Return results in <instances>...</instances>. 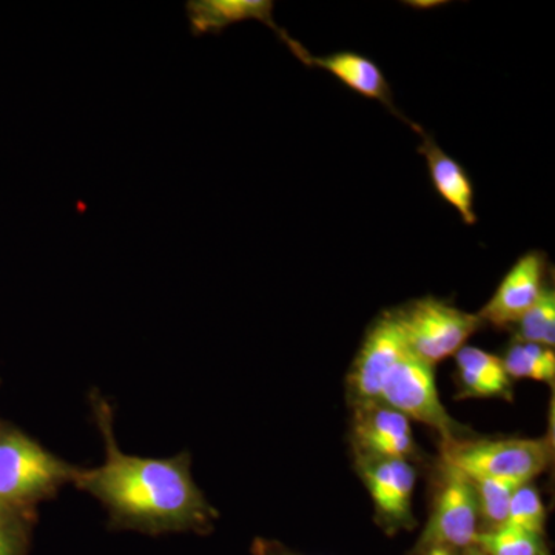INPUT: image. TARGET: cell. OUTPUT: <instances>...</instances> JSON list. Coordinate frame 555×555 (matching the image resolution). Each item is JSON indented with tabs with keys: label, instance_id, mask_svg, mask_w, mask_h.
I'll return each mask as SVG.
<instances>
[{
	"label": "cell",
	"instance_id": "obj_6",
	"mask_svg": "<svg viewBox=\"0 0 555 555\" xmlns=\"http://www.w3.org/2000/svg\"><path fill=\"white\" fill-rule=\"evenodd\" d=\"M379 401L406 416L436 430L441 447L463 438V427L449 415L438 397L434 367L408 352L383 382Z\"/></svg>",
	"mask_w": 555,
	"mask_h": 555
},
{
	"label": "cell",
	"instance_id": "obj_1",
	"mask_svg": "<svg viewBox=\"0 0 555 555\" xmlns=\"http://www.w3.org/2000/svg\"><path fill=\"white\" fill-rule=\"evenodd\" d=\"M93 403L107 459L96 469H79L75 483L107 507L113 528L152 535L211 531L218 513L193 481L189 454L182 452L173 459L124 454L113 436L107 401L93 398Z\"/></svg>",
	"mask_w": 555,
	"mask_h": 555
},
{
	"label": "cell",
	"instance_id": "obj_18",
	"mask_svg": "<svg viewBox=\"0 0 555 555\" xmlns=\"http://www.w3.org/2000/svg\"><path fill=\"white\" fill-rule=\"evenodd\" d=\"M514 341L551 347L555 345V292L546 287L539 301L521 317Z\"/></svg>",
	"mask_w": 555,
	"mask_h": 555
},
{
	"label": "cell",
	"instance_id": "obj_7",
	"mask_svg": "<svg viewBox=\"0 0 555 555\" xmlns=\"http://www.w3.org/2000/svg\"><path fill=\"white\" fill-rule=\"evenodd\" d=\"M358 476L366 486L375 506V520L393 535L401 529L415 526L412 495L416 470L412 462L383 456L356 455Z\"/></svg>",
	"mask_w": 555,
	"mask_h": 555
},
{
	"label": "cell",
	"instance_id": "obj_13",
	"mask_svg": "<svg viewBox=\"0 0 555 555\" xmlns=\"http://www.w3.org/2000/svg\"><path fill=\"white\" fill-rule=\"evenodd\" d=\"M420 137H422V144L416 152L426 159L427 169L438 195L459 211L465 224H477L478 218L474 208L476 190L465 167L459 160L451 158L429 133L422 131Z\"/></svg>",
	"mask_w": 555,
	"mask_h": 555
},
{
	"label": "cell",
	"instance_id": "obj_4",
	"mask_svg": "<svg viewBox=\"0 0 555 555\" xmlns=\"http://www.w3.org/2000/svg\"><path fill=\"white\" fill-rule=\"evenodd\" d=\"M553 437L456 440L441 447V459L469 478L531 483L553 462Z\"/></svg>",
	"mask_w": 555,
	"mask_h": 555
},
{
	"label": "cell",
	"instance_id": "obj_2",
	"mask_svg": "<svg viewBox=\"0 0 555 555\" xmlns=\"http://www.w3.org/2000/svg\"><path fill=\"white\" fill-rule=\"evenodd\" d=\"M78 474L21 430L0 426V502L11 509L30 516L36 503Z\"/></svg>",
	"mask_w": 555,
	"mask_h": 555
},
{
	"label": "cell",
	"instance_id": "obj_24",
	"mask_svg": "<svg viewBox=\"0 0 555 555\" xmlns=\"http://www.w3.org/2000/svg\"><path fill=\"white\" fill-rule=\"evenodd\" d=\"M462 555H485L483 551L480 550L477 545L466 547V550L462 551Z\"/></svg>",
	"mask_w": 555,
	"mask_h": 555
},
{
	"label": "cell",
	"instance_id": "obj_23",
	"mask_svg": "<svg viewBox=\"0 0 555 555\" xmlns=\"http://www.w3.org/2000/svg\"><path fill=\"white\" fill-rule=\"evenodd\" d=\"M459 551L451 550L447 546H430L427 550L422 551L420 555H456Z\"/></svg>",
	"mask_w": 555,
	"mask_h": 555
},
{
	"label": "cell",
	"instance_id": "obj_17",
	"mask_svg": "<svg viewBox=\"0 0 555 555\" xmlns=\"http://www.w3.org/2000/svg\"><path fill=\"white\" fill-rule=\"evenodd\" d=\"M476 545L485 555H551L545 537L507 525L481 531Z\"/></svg>",
	"mask_w": 555,
	"mask_h": 555
},
{
	"label": "cell",
	"instance_id": "obj_12",
	"mask_svg": "<svg viewBox=\"0 0 555 555\" xmlns=\"http://www.w3.org/2000/svg\"><path fill=\"white\" fill-rule=\"evenodd\" d=\"M185 7L190 30L195 36L221 33L238 22L259 21L272 28L284 43L291 38L273 20L272 0H190Z\"/></svg>",
	"mask_w": 555,
	"mask_h": 555
},
{
	"label": "cell",
	"instance_id": "obj_21",
	"mask_svg": "<svg viewBox=\"0 0 555 555\" xmlns=\"http://www.w3.org/2000/svg\"><path fill=\"white\" fill-rule=\"evenodd\" d=\"M251 554L254 555H301L287 550L286 546L281 545L275 540L257 539L251 545Z\"/></svg>",
	"mask_w": 555,
	"mask_h": 555
},
{
	"label": "cell",
	"instance_id": "obj_14",
	"mask_svg": "<svg viewBox=\"0 0 555 555\" xmlns=\"http://www.w3.org/2000/svg\"><path fill=\"white\" fill-rule=\"evenodd\" d=\"M456 398H503L514 400L513 379L507 377L502 357L480 347L465 346L455 353Z\"/></svg>",
	"mask_w": 555,
	"mask_h": 555
},
{
	"label": "cell",
	"instance_id": "obj_8",
	"mask_svg": "<svg viewBox=\"0 0 555 555\" xmlns=\"http://www.w3.org/2000/svg\"><path fill=\"white\" fill-rule=\"evenodd\" d=\"M406 352L408 347L389 310L375 318L347 375L350 404L379 401L383 382Z\"/></svg>",
	"mask_w": 555,
	"mask_h": 555
},
{
	"label": "cell",
	"instance_id": "obj_16",
	"mask_svg": "<svg viewBox=\"0 0 555 555\" xmlns=\"http://www.w3.org/2000/svg\"><path fill=\"white\" fill-rule=\"evenodd\" d=\"M476 489L478 517L481 531H492L506 524L511 500L517 491V481L500 480V478H470ZM480 531V532H481Z\"/></svg>",
	"mask_w": 555,
	"mask_h": 555
},
{
	"label": "cell",
	"instance_id": "obj_10",
	"mask_svg": "<svg viewBox=\"0 0 555 555\" xmlns=\"http://www.w3.org/2000/svg\"><path fill=\"white\" fill-rule=\"evenodd\" d=\"M546 269V257L542 251H528L518 258L495 294L477 313L483 324L496 328L516 326L545 292Z\"/></svg>",
	"mask_w": 555,
	"mask_h": 555
},
{
	"label": "cell",
	"instance_id": "obj_22",
	"mask_svg": "<svg viewBox=\"0 0 555 555\" xmlns=\"http://www.w3.org/2000/svg\"><path fill=\"white\" fill-rule=\"evenodd\" d=\"M17 518H27L24 514L17 513V511L11 509L5 503L0 502V524H7V521L17 520Z\"/></svg>",
	"mask_w": 555,
	"mask_h": 555
},
{
	"label": "cell",
	"instance_id": "obj_5",
	"mask_svg": "<svg viewBox=\"0 0 555 555\" xmlns=\"http://www.w3.org/2000/svg\"><path fill=\"white\" fill-rule=\"evenodd\" d=\"M434 486L433 506L416 553L430 546L463 551L476 545L480 534V517L473 480L441 459Z\"/></svg>",
	"mask_w": 555,
	"mask_h": 555
},
{
	"label": "cell",
	"instance_id": "obj_15",
	"mask_svg": "<svg viewBox=\"0 0 555 555\" xmlns=\"http://www.w3.org/2000/svg\"><path fill=\"white\" fill-rule=\"evenodd\" d=\"M502 360L511 379H532L554 386L555 353L551 347L514 341Z\"/></svg>",
	"mask_w": 555,
	"mask_h": 555
},
{
	"label": "cell",
	"instance_id": "obj_9",
	"mask_svg": "<svg viewBox=\"0 0 555 555\" xmlns=\"http://www.w3.org/2000/svg\"><path fill=\"white\" fill-rule=\"evenodd\" d=\"M352 448L356 455L412 462L420 455L411 420L383 401L352 406Z\"/></svg>",
	"mask_w": 555,
	"mask_h": 555
},
{
	"label": "cell",
	"instance_id": "obj_19",
	"mask_svg": "<svg viewBox=\"0 0 555 555\" xmlns=\"http://www.w3.org/2000/svg\"><path fill=\"white\" fill-rule=\"evenodd\" d=\"M546 517V507L534 486H518L511 500L505 525L545 537Z\"/></svg>",
	"mask_w": 555,
	"mask_h": 555
},
{
	"label": "cell",
	"instance_id": "obj_3",
	"mask_svg": "<svg viewBox=\"0 0 555 555\" xmlns=\"http://www.w3.org/2000/svg\"><path fill=\"white\" fill-rule=\"evenodd\" d=\"M389 313L409 352L430 367L455 357L467 339L485 326L477 313L434 297L414 299Z\"/></svg>",
	"mask_w": 555,
	"mask_h": 555
},
{
	"label": "cell",
	"instance_id": "obj_11",
	"mask_svg": "<svg viewBox=\"0 0 555 555\" xmlns=\"http://www.w3.org/2000/svg\"><path fill=\"white\" fill-rule=\"evenodd\" d=\"M286 46L302 64L324 69L361 96L382 102L396 118L408 124L415 133H422V127L412 122L397 108L389 80L386 79L385 73L374 61L356 53V51H338V53L327 54V56H313L301 42L292 36L287 39Z\"/></svg>",
	"mask_w": 555,
	"mask_h": 555
},
{
	"label": "cell",
	"instance_id": "obj_20",
	"mask_svg": "<svg viewBox=\"0 0 555 555\" xmlns=\"http://www.w3.org/2000/svg\"><path fill=\"white\" fill-rule=\"evenodd\" d=\"M28 550V520H17L0 524V555H25Z\"/></svg>",
	"mask_w": 555,
	"mask_h": 555
}]
</instances>
